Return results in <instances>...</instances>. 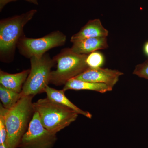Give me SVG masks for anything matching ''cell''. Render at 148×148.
Here are the masks:
<instances>
[{
  "mask_svg": "<svg viewBox=\"0 0 148 148\" xmlns=\"http://www.w3.org/2000/svg\"><path fill=\"white\" fill-rule=\"evenodd\" d=\"M144 51H145V53L148 56V42L145 45V47H144Z\"/></svg>",
  "mask_w": 148,
  "mask_h": 148,
  "instance_id": "cell-21",
  "label": "cell"
},
{
  "mask_svg": "<svg viewBox=\"0 0 148 148\" xmlns=\"http://www.w3.org/2000/svg\"><path fill=\"white\" fill-rule=\"evenodd\" d=\"M66 41V36L59 31L51 32L38 38L23 36L18 41L17 47L20 53L27 58L41 56L53 48L62 46Z\"/></svg>",
  "mask_w": 148,
  "mask_h": 148,
  "instance_id": "cell-6",
  "label": "cell"
},
{
  "mask_svg": "<svg viewBox=\"0 0 148 148\" xmlns=\"http://www.w3.org/2000/svg\"><path fill=\"white\" fill-rule=\"evenodd\" d=\"M123 75L118 70L101 68H88L82 73L74 78L75 79L95 83L105 84L113 88L119 77Z\"/></svg>",
  "mask_w": 148,
  "mask_h": 148,
  "instance_id": "cell-8",
  "label": "cell"
},
{
  "mask_svg": "<svg viewBox=\"0 0 148 148\" xmlns=\"http://www.w3.org/2000/svg\"><path fill=\"white\" fill-rule=\"evenodd\" d=\"M30 62V71L21 92L22 97L35 96L45 92L50 83L51 69L55 64L53 58L48 53L32 57Z\"/></svg>",
  "mask_w": 148,
  "mask_h": 148,
  "instance_id": "cell-5",
  "label": "cell"
},
{
  "mask_svg": "<svg viewBox=\"0 0 148 148\" xmlns=\"http://www.w3.org/2000/svg\"><path fill=\"white\" fill-rule=\"evenodd\" d=\"M86 62L89 68H101L104 63V56L100 52L94 51L88 55Z\"/></svg>",
  "mask_w": 148,
  "mask_h": 148,
  "instance_id": "cell-15",
  "label": "cell"
},
{
  "mask_svg": "<svg viewBox=\"0 0 148 148\" xmlns=\"http://www.w3.org/2000/svg\"><path fill=\"white\" fill-rule=\"evenodd\" d=\"M65 92L63 89L61 90H56L49 86H47L45 90V92H46L47 95V98L51 101L72 109L79 114L82 115L89 119L92 118V114L89 112L83 110L72 103L66 97Z\"/></svg>",
  "mask_w": 148,
  "mask_h": 148,
  "instance_id": "cell-12",
  "label": "cell"
},
{
  "mask_svg": "<svg viewBox=\"0 0 148 148\" xmlns=\"http://www.w3.org/2000/svg\"><path fill=\"white\" fill-rule=\"evenodd\" d=\"M133 74L148 80V59L135 67Z\"/></svg>",
  "mask_w": 148,
  "mask_h": 148,
  "instance_id": "cell-17",
  "label": "cell"
},
{
  "mask_svg": "<svg viewBox=\"0 0 148 148\" xmlns=\"http://www.w3.org/2000/svg\"><path fill=\"white\" fill-rule=\"evenodd\" d=\"M112 88L105 84L95 83L83 81L75 78L69 80L64 85L63 90L66 91L69 90H89L105 93L112 90Z\"/></svg>",
  "mask_w": 148,
  "mask_h": 148,
  "instance_id": "cell-13",
  "label": "cell"
},
{
  "mask_svg": "<svg viewBox=\"0 0 148 148\" xmlns=\"http://www.w3.org/2000/svg\"><path fill=\"white\" fill-rule=\"evenodd\" d=\"M30 71V69H27L17 73L10 74L1 70L0 84L8 89L21 93Z\"/></svg>",
  "mask_w": 148,
  "mask_h": 148,
  "instance_id": "cell-11",
  "label": "cell"
},
{
  "mask_svg": "<svg viewBox=\"0 0 148 148\" xmlns=\"http://www.w3.org/2000/svg\"><path fill=\"white\" fill-rule=\"evenodd\" d=\"M33 9L0 21V53L1 57L11 55L18 41L24 36L23 29L37 13Z\"/></svg>",
  "mask_w": 148,
  "mask_h": 148,
  "instance_id": "cell-4",
  "label": "cell"
},
{
  "mask_svg": "<svg viewBox=\"0 0 148 148\" xmlns=\"http://www.w3.org/2000/svg\"><path fill=\"white\" fill-rule=\"evenodd\" d=\"M88 55L75 53L69 48L62 49L53 58L56 69L51 71L50 83L63 85L83 73L89 68L86 62Z\"/></svg>",
  "mask_w": 148,
  "mask_h": 148,
  "instance_id": "cell-3",
  "label": "cell"
},
{
  "mask_svg": "<svg viewBox=\"0 0 148 148\" xmlns=\"http://www.w3.org/2000/svg\"><path fill=\"white\" fill-rule=\"evenodd\" d=\"M34 96H23L5 114L7 142L10 148H17L34 113L32 102Z\"/></svg>",
  "mask_w": 148,
  "mask_h": 148,
  "instance_id": "cell-1",
  "label": "cell"
},
{
  "mask_svg": "<svg viewBox=\"0 0 148 148\" xmlns=\"http://www.w3.org/2000/svg\"><path fill=\"white\" fill-rule=\"evenodd\" d=\"M21 97V93L14 92L0 85V99L5 108L9 110L13 108Z\"/></svg>",
  "mask_w": 148,
  "mask_h": 148,
  "instance_id": "cell-14",
  "label": "cell"
},
{
  "mask_svg": "<svg viewBox=\"0 0 148 148\" xmlns=\"http://www.w3.org/2000/svg\"><path fill=\"white\" fill-rule=\"evenodd\" d=\"M108 34V31L103 27L100 19H92L89 20L79 32L72 36L71 42L73 43L85 39L107 38Z\"/></svg>",
  "mask_w": 148,
  "mask_h": 148,
  "instance_id": "cell-9",
  "label": "cell"
},
{
  "mask_svg": "<svg viewBox=\"0 0 148 148\" xmlns=\"http://www.w3.org/2000/svg\"><path fill=\"white\" fill-rule=\"evenodd\" d=\"M0 148H10L7 141L5 143L0 144Z\"/></svg>",
  "mask_w": 148,
  "mask_h": 148,
  "instance_id": "cell-19",
  "label": "cell"
},
{
  "mask_svg": "<svg viewBox=\"0 0 148 148\" xmlns=\"http://www.w3.org/2000/svg\"><path fill=\"white\" fill-rule=\"evenodd\" d=\"M18 0H0V10L1 11L5 6L9 3L16 1Z\"/></svg>",
  "mask_w": 148,
  "mask_h": 148,
  "instance_id": "cell-18",
  "label": "cell"
},
{
  "mask_svg": "<svg viewBox=\"0 0 148 148\" xmlns=\"http://www.w3.org/2000/svg\"><path fill=\"white\" fill-rule=\"evenodd\" d=\"M25 1L34 5H38V0H25Z\"/></svg>",
  "mask_w": 148,
  "mask_h": 148,
  "instance_id": "cell-20",
  "label": "cell"
},
{
  "mask_svg": "<svg viewBox=\"0 0 148 148\" xmlns=\"http://www.w3.org/2000/svg\"><path fill=\"white\" fill-rule=\"evenodd\" d=\"M7 109L2 105L0 106V144L5 143L7 138L5 114Z\"/></svg>",
  "mask_w": 148,
  "mask_h": 148,
  "instance_id": "cell-16",
  "label": "cell"
},
{
  "mask_svg": "<svg viewBox=\"0 0 148 148\" xmlns=\"http://www.w3.org/2000/svg\"><path fill=\"white\" fill-rule=\"evenodd\" d=\"M33 105L44 127L55 134L69 126L78 116L79 114L72 109L51 101L47 97L39 99Z\"/></svg>",
  "mask_w": 148,
  "mask_h": 148,
  "instance_id": "cell-2",
  "label": "cell"
},
{
  "mask_svg": "<svg viewBox=\"0 0 148 148\" xmlns=\"http://www.w3.org/2000/svg\"><path fill=\"white\" fill-rule=\"evenodd\" d=\"M108 47L107 38H96L85 39L73 43L71 48L72 51L80 54H89Z\"/></svg>",
  "mask_w": 148,
  "mask_h": 148,
  "instance_id": "cell-10",
  "label": "cell"
},
{
  "mask_svg": "<svg viewBox=\"0 0 148 148\" xmlns=\"http://www.w3.org/2000/svg\"><path fill=\"white\" fill-rule=\"evenodd\" d=\"M57 140L56 134L44 127L35 112L28 130L21 138L18 148H52Z\"/></svg>",
  "mask_w": 148,
  "mask_h": 148,
  "instance_id": "cell-7",
  "label": "cell"
}]
</instances>
